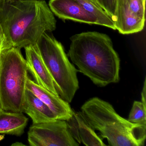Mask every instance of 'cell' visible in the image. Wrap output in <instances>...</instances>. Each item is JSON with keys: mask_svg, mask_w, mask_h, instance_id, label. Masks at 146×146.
<instances>
[{"mask_svg": "<svg viewBox=\"0 0 146 146\" xmlns=\"http://www.w3.org/2000/svg\"><path fill=\"white\" fill-rule=\"evenodd\" d=\"M7 1H17V0H6ZM39 1H43V0H39Z\"/></svg>", "mask_w": 146, "mask_h": 146, "instance_id": "cell-18", "label": "cell"}, {"mask_svg": "<svg viewBox=\"0 0 146 146\" xmlns=\"http://www.w3.org/2000/svg\"><path fill=\"white\" fill-rule=\"evenodd\" d=\"M31 146H78L71 135L65 120L56 119L40 123H33L28 133Z\"/></svg>", "mask_w": 146, "mask_h": 146, "instance_id": "cell-6", "label": "cell"}, {"mask_svg": "<svg viewBox=\"0 0 146 146\" xmlns=\"http://www.w3.org/2000/svg\"><path fill=\"white\" fill-rule=\"evenodd\" d=\"M29 119L23 113L0 110V134L20 136L25 131Z\"/></svg>", "mask_w": 146, "mask_h": 146, "instance_id": "cell-13", "label": "cell"}, {"mask_svg": "<svg viewBox=\"0 0 146 146\" xmlns=\"http://www.w3.org/2000/svg\"><path fill=\"white\" fill-rule=\"evenodd\" d=\"M97 22V25H102L116 30L114 20L96 2V0H76Z\"/></svg>", "mask_w": 146, "mask_h": 146, "instance_id": "cell-14", "label": "cell"}, {"mask_svg": "<svg viewBox=\"0 0 146 146\" xmlns=\"http://www.w3.org/2000/svg\"><path fill=\"white\" fill-rule=\"evenodd\" d=\"M56 24L45 0H0L1 51L35 45L44 33L56 29Z\"/></svg>", "mask_w": 146, "mask_h": 146, "instance_id": "cell-1", "label": "cell"}, {"mask_svg": "<svg viewBox=\"0 0 146 146\" xmlns=\"http://www.w3.org/2000/svg\"><path fill=\"white\" fill-rule=\"evenodd\" d=\"M48 5L53 13L59 18L97 25L96 20L76 0H50Z\"/></svg>", "mask_w": 146, "mask_h": 146, "instance_id": "cell-10", "label": "cell"}, {"mask_svg": "<svg viewBox=\"0 0 146 146\" xmlns=\"http://www.w3.org/2000/svg\"><path fill=\"white\" fill-rule=\"evenodd\" d=\"M26 88L40 98L54 113L57 119L66 120L72 117L73 110L69 103L28 78Z\"/></svg>", "mask_w": 146, "mask_h": 146, "instance_id": "cell-9", "label": "cell"}, {"mask_svg": "<svg viewBox=\"0 0 146 146\" xmlns=\"http://www.w3.org/2000/svg\"><path fill=\"white\" fill-rule=\"evenodd\" d=\"M146 80H144L143 88L141 92V102L143 105L146 106Z\"/></svg>", "mask_w": 146, "mask_h": 146, "instance_id": "cell-17", "label": "cell"}, {"mask_svg": "<svg viewBox=\"0 0 146 146\" xmlns=\"http://www.w3.org/2000/svg\"><path fill=\"white\" fill-rule=\"evenodd\" d=\"M146 106L141 102H134L128 120L133 123L146 125Z\"/></svg>", "mask_w": 146, "mask_h": 146, "instance_id": "cell-15", "label": "cell"}, {"mask_svg": "<svg viewBox=\"0 0 146 146\" xmlns=\"http://www.w3.org/2000/svg\"><path fill=\"white\" fill-rule=\"evenodd\" d=\"M20 50L11 48L1 51L0 55V107L7 111L23 113L29 77Z\"/></svg>", "mask_w": 146, "mask_h": 146, "instance_id": "cell-4", "label": "cell"}, {"mask_svg": "<svg viewBox=\"0 0 146 146\" xmlns=\"http://www.w3.org/2000/svg\"><path fill=\"white\" fill-rule=\"evenodd\" d=\"M1 46H0V55H1Z\"/></svg>", "mask_w": 146, "mask_h": 146, "instance_id": "cell-19", "label": "cell"}, {"mask_svg": "<svg viewBox=\"0 0 146 146\" xmlns=\"http://www.w3.org/2000/svg\"><path fill=\"white\" fill-rule=\"evenodd\" d=\"M23 112L29 115L33 123H40L57 119L47 106L26 88L23 104Z\"/></svg>", "mask_w": 146, "mask_h": 146, "instance_id": "cell-12", "label": "cell"}, {"mask_svg": "<svg viewBox=\"0 0 146 146\" xmlns=\"http://www.w3.org/2000/svg\"><path fill=\"white\" fill-rule=\"evenodd\" d=\"M28 72L33 76L34 82L56 95L59 96L52 78L40 54L36 44L25 48Z\"/></svg>", "mask_w": 146, "mask_h": 146, "instance_id": "cell-8", "label": "cell"}, {"mask_svg": "<svg viewBox=\"0 0 146 146\" xmlns=\"http://www.w3.org/2000/svg\"><path fill=\"white\" fill-rule=\"evenodd\" d=\"M66 121L71 135L78 143H83L86 146H106L102 138L88 123L81 112L73 111L72 116Z\"/></svg>", "mask_w": 146, "mask_h": 146, "instance_id": "cell-11", "label": "cell"}, {"mask_svg": "<svg viewBox=\"0 0 146 146\" xmlns=\"http://www.w3.org/2000/svg\"><path fill=\"white\" fill-rule=\"evenodd\" d=\"M1 107H0V110H1Z\"/></svg>", "mask_w": 146, "mask_h": 146, "instance_id": "cell-20", "label": "cell"}, {"mask_svg": "<svg viewBox=\"0 0 146 146\" xmlns=\"http://www.w3.org/2000/svg\"><path fill=\"white\" fill-rule=\"evenodd\" d=\"M81 113L90 126L113 146H143L146 125L133 123L119 115L109 102L98 97L87 101Z\"/></svg>", "mask_w": 146, "mask_h": 146, "instance_id": "cell-3", "label": "cell"}, {"mask_svg": "<svg viewBox=\"0 0 146 146\" xmlns=\"http://www.w3.org/2000/svg\"><path fill=\"white\" fill-rule=\"evenodd\" d=\"M146 0H117L113 20L120 34L129 35L143 30Z\"/></svg>", "mask_w": 146, "mask_h": 146, "instance_id": "cell-7", "label": "cell"}, {"mask_svg": "<svg viewBox=\"0 0 146 146\" xmlns=\"http://www.w3.org/2000/svg\"><path fill=\"white\" fill-rule=\"evenodd\" d=\"M70 40L68 55L80 72L100 87L119 81L120 59L108 36L83 32Z\"/></svg>", "mask_w": 146, "mask_h": 146, "instance_id": "cell-2", "label": "cell"}, {"mask_svg": "<svg viewBox=\"0 0 146 146\" xmlns=\"http://www.w3.org/2000/svg\"><path fill=\"white\" fill-rule=\"evenodd\" d=\"M103 10L111 17L114 18L117 0H96Z\"/></svg>", "mask_w": 146, "mask_h": 146, "instance_id": "cell-16", "label": "cell"}, {"mask_svg": "<svg viewBox=\"0 0 146 146\" xmlns=\"http://www.w3.org/2000/svg\"><path fill=\"white\" fill-rule=\"evenodd\" d=\"M36 46L58 94L70 103L79 88L78 70L70 62L62 44L52 35L44 33Z\"/></svg>", "mask_w": 146, "mask_h": 146, "instance_id": "cell-5", "label": "cell"}]
</instances>
